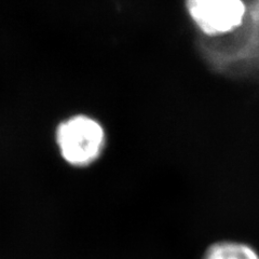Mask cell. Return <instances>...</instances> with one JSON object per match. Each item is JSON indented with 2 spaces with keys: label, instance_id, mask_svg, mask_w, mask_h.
I'll use <instances>...</instances> for the list:
<instances>
[{
  "label": "cell",
  "instance_id": "cell-1",
  "mask_svg": "<svg viewBox=\"0 0 259 259\" xmlns=\"http://www.w3.org/2000/svg\"><path fill=\"white\" fill-rule=\"evenodd\" d=\"M56 141L63 158L72 165H88L100 156L104 144L102 126L84 116L62 123Z\"/></svg>",
  "mask_w": 259,
  "mask_h": 259
},
{
  "label": "cell",
  "instance_id": "cell-2",
  "mask_svg": "<svg viewBox=\"0 0 259 259\" xmlns=\"http://www.w3.org/2000/svg\"><path fill=\"white\" fill-rule=\"evenodd\" d=\"M188 9L193 20L208 34L237 27L245 11L241 0H188Z\"/></svg>",
  "mask_w": 259,
  "mask_h": 259
},
{
  "label": "cell",
  "instance_id": "cell-3",
  "mask_svg": "<svg viewBox=\"0 0 259 259\" xmlns=\"http://www.w3.org/2000/svg\"><path fill=\"white\" fill-rule=\"evenodd\" d=\"M203 259H259V254L246 243L222 241L210 245Z\"/></svg>",
  "mask_w": 259,
  "mask_h": 259
}]
</instances>
